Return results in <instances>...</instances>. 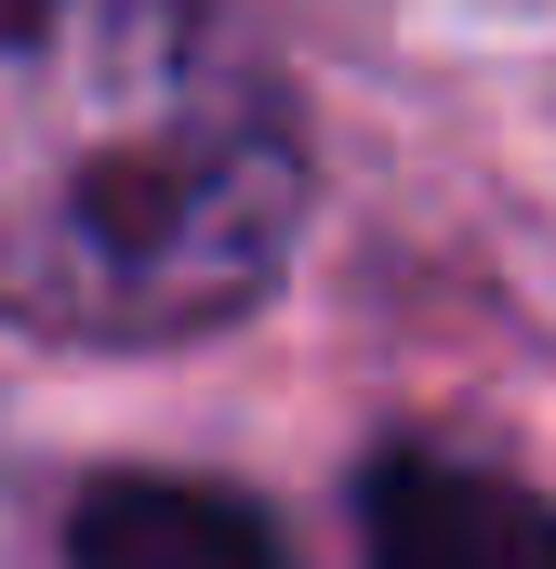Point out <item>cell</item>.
<instances>
[{"label": "cell", "instance_id": "obj_1", "mask_svg": "<svg viewBox=\"0 0 556 569\" xmlns=\"http://www.w3.org/2000/svg\"><path fill=\"white\" fill-rule=\"evenodd\" d=\"M305 239V133L212 0H0V318L226 331Z\"/></svg>", "mask_w": 556, "mask_h": 569}, {"label": "cell", "instance_id": "obj_2", "mask_svg": "<svg viewBox=\"0 0 556 569\" xmlns=\"http://www.w3.org/2000/svg\"><path fill=\"white\" fill-rule=\"evenodd\" d=\"M371 569H556V503H530L517 477L398 450L371 463Z\"/></svg>", "mask_w": 556, "mask_h": 569}, {"label": "cell", "instance_id": "obj_3", "mask_svg": "<svg viewBox=\"0 0 556 569\" xmlns=\"http://www.w3.org/2000/svg\"><path fill=\"white\" fill-rule=\"evenodd\" d=\"M67 569H291L239 490L199 477H93L67 517Z\"/></svg>", "mask_w": 556, "mask_h": 569}]
</instances>
